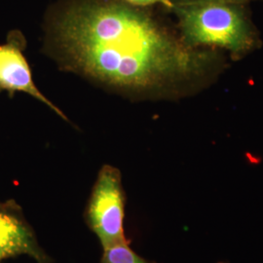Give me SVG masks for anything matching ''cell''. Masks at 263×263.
<instances>
[{
    "mask_svg": "<svg viewBox=\"0 0 263 263\" xmlns=\"http://www.w3.org/2000/svg\"><path fill=\"white\" fill-rule=\"evenodd\" d=\"M50 19L67 66L115 88H159L199 74L207 62L123 0H66Z\"/></svg>",
    "mask_w": 263,
    "mask_h": 263,
    "instance_id": "obj_1",
    "label": "cell"
},
{
    "mask_svg": "<svg viewBox=\"0 0 263 263\" xmlns=\"http://www.w3.org/2000/svg\"><path fill=\"white\" fill-rule=\"evenodd\" d=\"M183 42L190 46L223 48L234 54L255 45L254 30L239 3L199 2L176 4Z\"/></svg>",
    "mask_w": 263,
    "mask_h": 263,
    "instance_id": "obj_2",
    "label": "cell"
},
{
    "mask_svg": "<svg viewBox=\"0 0 263 263\" xmlns=\"http://www.w3.org/2000/svg\"><path fill=\"white\" fill-rule=\"evenodd\" d=\"M125 203L120 171L104 165L99 172L84 212L87 226L104 250L128 243L124 233Z\"/></svg>",
    "mask_w": 263,
    "mask_h": 263,
    "instance_id": "obj_3",
    "label": "cell"
},
{
    "mask_svg": "<svg viewBox=\"0 0 263 263\" xmlns=\"http://www.w3.org/2000/svg\"><path fill=\"white\" fill-rule=\"evenodd\" d=\"M27 40L19 30L11 31L7 42L0 45V92L6 91L10 97H13L15 92L30 95L67 121V117L63 111L38 90L24 55Z\"/></svg>",
    "mask_w": 263,
    "mask_h": 263,
    "instance_id": "obj_4",
    "label": "cell"
},
{
    "mask_svg": "<svg viewBox=\"0 0 263 263\" xmlns=\"http://www.w3.org/2000/svg\"><path fill=\"white\" fill-rule=\"evenodd\" d=\"M23 254L37 263H52L19 205L14 200L0 201V263Z\"/></svg>",
    "mask_w": 263,
    "mask_h": 263,
    "instance_id": "obj_5",
    "label": "cell"
},
{
    "mask_svg": "<svg viewBox=\"0 0 263 263\" xmlns=\"http://www.w3.org/2000/svg\"><path fill=\"white\" fill-rule=\"evenodd\" d=\"M101 263H152L135 253L129 243L104 249Z\"/></svg>",
    "mask_w": 263,
    "mask_h": 263,
    "instance_id": "obj_6",
    "label": "cell"
},
{
    "mask_svg": "<svg viewBox=\"0 0 263 263\" xmlns=\"http://www.w3.org/2000/svg\"><path fill=\"white\" fill-rule=\"evenodd\" d=\"M123 1L128 3L129 5L140 7V8H145L153 5H161L167 9L173 10L176 6V4L172 0H123Z\"/></svg>",
    "mask_w": 263,
    "mask_h": 263,
    "instance_id": "obj_7",
    "label": "cell"
},
{
    "mask_svg": "<svg viewBox=\"0 0 263 263\" xmlns=\"http://www.w3.org/2000/svg\"><path fill=\"white\" fill-rule=\"evenodd\" d=\"M175 4H189V3H199V2H232L240 3L244 0H172Z\"/></svg>",
    "mask_w": 263,
    "mask_h": 263,
    "instance_id": "obj_8",
    "label": "cell"
}]
</instances>
